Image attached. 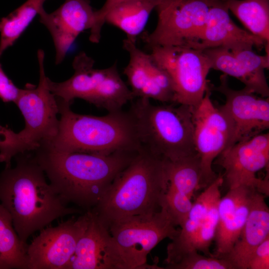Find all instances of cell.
<instances>
[{"label":"cell","mask_w":269,"mask_h":269,"mask_svg":"<svg viewBox=\"0 0 269 269\" xmlns=\"http://www.w3.org/2000/svg\"><path fill=\"white\" fill-rule=\"evenodd\" d=\"M252 34L269 43V0H223Z\"/></svg>","instance_id":"24"},{"label":"cell","mask_w":269,"mask_h":269,"mask_svg":"<svg viewBox=\"0 0 269 269\" xmlns=\"http://www.w3.org/2000/svg\"><path fill=\"white\" fill-rule=\"evenodd\" d=\"M269 44L249 31L239 27L231 18L223 0H211L204 32L195 49L223 47L230 50H262Z\"/></svg>","instance_id":"19"},{"label":"cell","mask_w":269,"mask_h":269,"mask_svg":"<svg viewBox=\"0 0 269 269\" xmlns=\"http://www.w3.org/2000/svg\"><path fill=\"white\" fill-rule=\"evenodd\" d=\"M37 58L39 68L38 85L35 87L29 85L24 89H20L14 103L25 121V127L19 133L33 151L54 138L59 124L57 118L58 101L48 86L42 50H38Z\"/></svg>","instance_id":"11"},{"label":"cell","mask_w":269,"mask_h":269,"mask_svg":"<svg viewBox=\"0 0 269 269\" xmlns=\"http://www.w3.org/2000/svg\"><path fill=\"white\" fill-rule=\"evenodd\" d=\"M95 12L89 0H65L51 13L44 8L40 11V22L48 30L53 41L56 64L62 62L77 36L93 28Z\"/></svg>","instance_id":"16"},{"label":"cell","mask_w":269,"mask_h":269,"mask_svg":"<svg viewBox=\"0 0 269 269\" xmlns=\"http://www.w3.org/2000/svg\"><path fill=\"white\" fill-rule=\"evenodd\" d=\"M67 269H126L119 248L108 228L91 211Z\"/></svg>","instance_id":"17"},{"label":"cell","mask_w":269,"mask_h":269,"mask_svg":"<svg viewBox=\"0 0 269 269\" xmlns=\"http://www.w3.org/2000/svg\"><path fill=\"white\" fill-rule=\"evenodd\" d=\"M27 246L16 232L10 214L0 204V269H27Z\"/></svg>","instance_id":"23"},{"label":"cell","mask_w":269,"mask_h":269,"mask_svg":"<svg viewBox=\"0 0 269 269\" xmlns=\"http://www.w3.org/2000/svg\"><path fill=\"white\" fill-rule=\"evenodd\" d=\"M223 182V175H218L216 179L205 188L193 203L189 214L180 227L178 235L167 246L165 266L177 263L188 253L195 250V244L198 232L212 202L221 195L220 188Z\"/></svg>","instance_id":"20"},{"label":"cell","mask_w":269,"mask_h":269,"mask_svg":"<svg viewBox=\"0 0 269 269\" xmlns=\"http://www.w3.org/2000/svg\"><path fill=\"white\" fill-rule=\"evenodd\" d=\"M269 269V237L263 241L252 254L247 269Z\"/></svg>","instance_id":"34"},{"label":"cell","mask_w":269,"mask_h":269,"mask_svg":"<svg viewBox=\"0 0 269 269\" xmlns=\"http://www.w3.org/2000/svg\"><path fill=\"white\" fill-rule=\"evenodd\" d=\"M57 99L60 115L58 132L51 141L42 145L68 152L110 153L141 150L129 111L108 112L103 116L79 114L71 110V104Z\"/></svg>","instance_id":"4"},{"label":"cell","mask_w":269,"mask_h":269,"mask_svg":"<svg viewBox=\"0 0 269 269\" xmlns=\"http://www.w3.org/2000/svg\"><path fill=\"white\" fill-rule=\"evenodd\" d=\"M165 267L167 269H234L228 260L201 255L196 250L188 253L177 263Z\"/></svg>","instance_id":"31"},{"label":"cell","mask_w":269,"mask_h":269,"mask_svg":"<svg viewBox=\"0 0 269 269\" xmlns=\"http://www.w3.org/2000/svg\"><path fill=\"white\" fill-rule=\"evenodd\" d=\"M14 157L15 167L5 168L0 174V202L10 214L13 227L23 243L54 220L82 213L81 209L69 207L47 182L32 151Z\"/></svg>","instance_id":"2"},{"label":"cell","mask_w":269,"mask_h":269,"mask_svg":"<svg viewBox=\"0 0 269 269\" xmlns=\"http://www.w3.org/2000/svg\"><path fill=\"white\" fill-rule=\"evenodd\" d=\"M20 89L7 77L0 63V98L5 103H15Z\"/></svg>","instance_id":"35"},{"label":"cell","mask_w":269,"mask_h":269,"mask_svg":"<svg viewBox=\"0 0 269 269\" xmlns=\"http://www.w3.org/2000/svg\"><path fill=\"white\" fill-rule=\"evenodd\" d=\"M156 63L171 80L173 103L197 106L209 89L207 77L210 61L203 50L186 47L156 46L150 48Z\"/></svg>","instance_id":"9"},{"label":"cell","mask_w":269,"mask_h":269,"mask_svg":"<svg viewBox=\"0 0 269 269\" xmlns=\"http://www.w3.org/2000/svg\"><path fill=\"white\" fill-rule=\"evenodd\" d=\"M123 48L129 55L124 74L134 98L173 103L174 90L170 78L150 53L144 52L136 46L135 41L127 38L123 41Z\"/></svg>","instance_id":"15"},{"label":"cell","mask_w":269,"mask_h":269,"mask_svg":"<svg viewBox=\"0 0 269 269\" xmlns=\"http://www.w3.org/2000/svg\"><path fill=\"white\" fill-rule=\"evenodd\" d=\"M208 89L200 102L192 108L193 141L201 169V188L217 177L212 169L215 159L230 145L233 134L232 122L223 106H216Z\"/></svg>","instance_id":"10"},{"label":"cell","mask_w":269,"mask_h":269,"mask_svg":"<svg viewBox=\"0 0 269 269\" xmlns=\"http://www.w3.org/2000/svg\"><path fill=\"white\" fill-rule=\"evenodd\" d=\"M33 154L50 184L68 204L91 211L138 152H68L42 145Z\"/></svg>","instance_id":"1"},{"label":"cell","mask_w":269,"mask_h":269,"mask_svg":"<svg viewBox=\"0 0 269 269\" xmlns=\"http://www.w3.org/2000/svg\"><path fill=\"white\" fill-rule=\"evenodd\" d=\"M47 0H27L0 20V57L22 34Z\"/></svg>","instance_id":"25"},{"label":"cell","mask_w":269,"mask_h":269,"mask_svg":"<svg viewBox=\"0 0 269 269\" xmlns=\"http://www.w3.org/2000/svg\"><path fill=\"white\" fill-rule=\"evenodd\" d=\"M95 61L84 52L73 62V75L62 82L47 78L50 91L58 98L71 104L75 99L85 100L108 112L119 111L131 98V92L122 80L116 63L96 69Z\"/></svg>","instance_id":"6"},{"label":"cell","mask_w":269,"mask_h":269,"mask_svg":"<svg viewBox=\"0 0 269 269\" xmlns=\"http://www.w3.org/2000/svg\"><path fill=\"white\" fill-rule=\"evenodd\" d=\"M167 181L165 160L141 149L91 210L108 228L112 223L159 211Z\"/></svg>","instance_id":"3"},{"label":"cell","mask_w":269,"mask_h":269,"mask_svg":"<svg viewBox=\"0 0 269 269\" xmlns=\"http://www.w3.org/2000/svg\"><path fill=\"white\" fill-rule=\"evenodd\" d=\"M227 77V75L222 74L218 86L210 84L209 87L225 97V103L222 106L233 125L230 147L269 129V97L258 96L245 88L241 90L231 88Z\"/></svg>","instance_id":"14"},{"label":"cell","mask_w":269,"mask_h":269,"mask_svg":"<svg viewBox=\"0 0 269 269\" xmlns=\"http://www.w3.org/2000/svg\"><path fill=\"white\" fill-rule=\"evenodd\" d=\"M218 156L217 164L225 170L222 175L229 189L249 186L265 195H269V174L264 179L256 176L258 171L269 168L268 132L237 142Z\"/></svg>","instance_id":"13"},{"label":"cell","mask_w":269,"mask_h":269,"mask_svg":"<svg viewBox=\"0 0 269 269\" xmlns=\"http://www.w3.org/2000/svg\"><path fill=\"white\" fill-rule=\"evenodd\" d=\"M266 54L259 55L252 49L231 50L247 70L251 82V91L260 96L268 98L269 87L265 74V69L269 67V44L265 46Z\"/></svg>","instance_id":"27"},{"label":"cell","mask_w":269,"mask_h":269,"mask_svg":"<svg viewBox=\"0 0 269 269\" xmlns=\"http://www.w3.org/2000/svg\"><path fill=\"white\" fill-rule=\"evenodd\" d=\"M161 204H163L176 226L181 227L187 219L192 208L191 198L167 185Z\"/></svg>","instance_id":"30"},{"label":"cell","mask_w":269,"mask_h":269,"mask_svg":"<svg viewBox=\"0 0 269 269\" xmlns=\"http://www.w3.org/2000/svg\"><path fill=\"white\" fill-rule=\"evenodd\" d=\"M203 50L210 61L211 69L222 71L227 76L238 79L245 85L244 88L251 91L250 76L243 65L231 50L223 47Z\"/></svg>","instance_id":"28"},{"label":"cell","mask_w":269,"mask_h":269,"mask_svg":"<svg viewBox=\"0 0 269 269\" xmlns=\"http://www.w3.org/2000/svg\"><path fill=\"white\" fill-rule=\"evenodd\" d=\"M258 192L253 187L243 185L229 189L220 198L213 257L221 258L231 250L246 222Z\"/></svg>","instance_id":"18"},{"label":"cell","mask_w":269,"mask_h":269,"mask_svg":"<svg viewBox=\"0 0 269 269\" xmlns=\"http://www.w3.org/2000/svg\"><path fill=\"white\" fill-rule=\"evenodd\" d=\"M220 198L221 195L217 197L210 204L195 242V250L208 256H213L210 253L209 248L214 240L217 228L218 205Z\"/></svg>","instance_id":"32"},{"label":"cell","mask_w":269,"mask_h":269,"mask_svg":"<svg viewBox=\"0 0 269 269\" xmlns=\"http://www.w3.org/2000/svg\"><path fill=\"white\" fill-rule=\"evenodd\" d=\"M211 0H159L157 23L141 38L149 48L178 46L194 48L204 32Z\"/></svg>","instance_id":"8"},{"label":"cell","mask_w":269,"mask_h":269,"mask_svg":"<svg viewBox=\"0 0 269 269\" xmlns=\"http://www.w3.org/2000/svg\"><path fill=\"white\" fill-rule=\"evenodd\" d=\"M159 0H127L111 9L105 17L107 22L124 31L127 38L136 42Z\"/></svg>","instance_id":"22"},{"label":"cell","mask_w":269,"mask_h":269,"mask_svg":"<svg viewBox=\"0 0 269 269\" xmlns=\"http://www.w3.org/2000/svg\"><path fill=\"white\" fill-rule=\"evenodd\" d=\"M265 198V195L257 193L238 239L230 252L221 258L228 260L234 269H247L254 251L269 237V209Z\"/></svg>","instance_id":"21"},{"label":"cell","mask_w":269,"mask_h":269,"mask_svg":"<svg viewBox=\"0 0 269 269\" xmlns=\"http://www.w3.org/2000/svg\"><path fill=\"white\" fill-rule=\"evenodd\" d=\"M167 185L192 198L201 188L200 161L197 154L174 161L165 160Z\"/></svg>","instance_id":"26"},{"label":"cell","mask_w":269,"mask_h":269,"mask_svg":"<svg viewBox=\"0 0 269 269\" xmlns=\"http://www.w3.org/2000/svg\"><path fill=\"white\" fill-rule=\"evenodd\" d=\"M31 151L32 148L19 133L0 125V162L5 163V168L11 167V161L17 154Z\"/></svg>","instance_id":"29"},{"label":"cell","mask_w":269,"mask_h":269,"mask_svg":"<svg viewBox=\"0 0 269 269\" xmlns=\"http://www.w3.org/2000/svg\"><path fill=\"white\" fill-rule=\"evenodd\" d=\"M161 204L153 214L135 216L111 224L109 232L118 245L126 269H162L146 264L148 253L162 240H171L179 230Z\"/></svg>","instance_id":"7"},{"label":"cell","mask_w":269,"mask_h":269,"mask_svg":"<svg viewBox=\"0 0 269 269\" xmlns=\"http://www.w3.org/2000/svg\"><path fill=\"white\" fill-rule=\"evenodd\" d=\"M127 0H106L99 10H95V20L93 28L90 30L89 40L93 43H98L101 38L102 28L105 23V17L113 7Z\"/></svg>","instance_id":"33"},{"label":"cell","mask_w":269,"mask_h":269,"mask_svg":"<svg viewBox=\"0 0 269 269\" xmlns=\"http://www.w3.org/2000/svg\"><path fill=\"white\" fill-rule=\"evenodd\" d=\"M191 107L171 103L154 105L137 98L129 110L141 149L170 161L197 154Z\"/></svg>","instance_id":"5"},{"label":"cell","mask_w":269,"mask_h":269,"mask_svg":"<svg viewBox=\"0 0 269 269\" xmlns=\"http://www.w3.org/2000/svg\"><path fill=\"white\" fill-rule=\"evenodd\" d=\"M90 212L40 230L26 247L27 269H67L86 229Z\"/></svg>","instance_id":"12"}]
</instances>
